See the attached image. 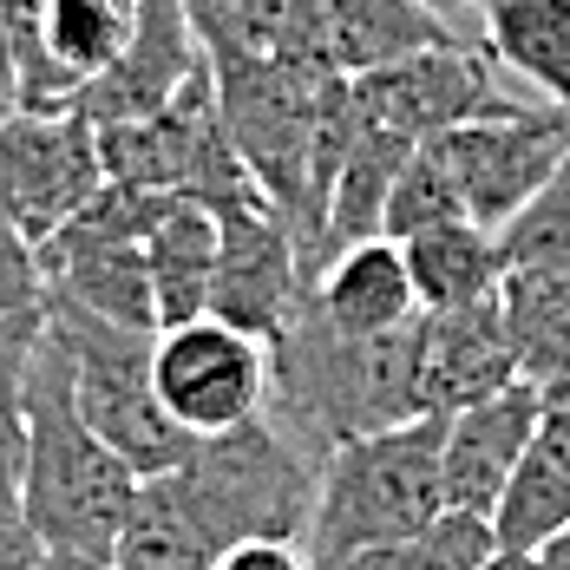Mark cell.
<instances>
[{
  "mask_svg": "<svg viewBox=\"0 0 570 570\" xmlns=\"http://www.w3.org/2000/svg\"><path fill=\"white\" fill-rule=\"evenodd\" d=\"M512 381H531L518 367V347L505 335L499 295L472 302V308H446L426 315V354H420V387H426V413H459L472 400L499 394Z\"/></svg>",
  "mask_w": 570,
  "mask_h": 570,
  "instance_id": "e0dca14e",
  "label": "cell"
},
{
  "mask_svg": "<svg viewBox=\"0 0 570 570\" xmlns=\"http://www.w3.org/2000/svg\"><path fill=\"white\" fill-rule=\"evenodd\" d=\"M145 263H151V302L158 328H177L190 315H210L217 283V210L190 190H165L145 224Z\"/></svg>",
  "mask_w": 570,
  "mask_h": 570,
  "instance_id": "ac0fdd59",
  "label": "cell"
},
{
  "mask_svg": "<svg viewBox=\"0 0 570 570\" xmlns=\"http://www.w3.org/2000/svg\"><path fill=\"white\" fill-rule=\"evenodd\" d=\"M47 335L66 354L72 400H79L86 426L131 459L138 479L171 472L177 459L190 453V433L165 413L158 374H151L158 328H131V322H112L99 308L66 302V295H47Z\"/></svg>",
  "mask_w": 570,
  "mask_h": 570,
  "instance_id": "5b68a950",
  "label": "cell"
},
{
  "mask_svg": "<svg viewBox=\"0 0 570 570\" xmlns=\"http://www.w3.org/2000/svg\"><path fill=\"white\" fill-rule=\"evenodd\" d=\"M138 465L106 446L79 400L59 342L40 328L33 361H27V479H20V518L47 551H79V558H112L118 524L131 512Z\"/></svg>",
  "mask_w": 570,
  "mask_h": 570,
  "instance_id": "7a4b0ae2",
  "label": "cell"
},
{
  "mask_svg": "<svg viewBox=\"0 0 570 570\" xmlns=\"http://www.w3.org/2000/svg\"><path fill=\"white\" fill-rule=\"evenodd\" d=\"M328 570H413V551L406 544H381V551H354V558H342Z\"/></svg>",
  "mask_w": 570,
  "mask_h": 570,
  "instance_id": "1f68e13d",
  "label": "cell"
},
{
  "mask_svg": "<svg viewBox=\"0 0 570 570\" xmlns=\"http://www.w3.org/2000/svg\"><path fill=\"white\" fill-rule=\"evenodd\" d=\"M433 13H446V20H459V13H485L492 0H426Z\"/></svg>",
  "mask_w": 570,
  "mask_h": 570,
  "instance_id": "d590c367",
  "label": "cell"
},
{
  "mask_svg": "<svg viewBox=\"0 0 570 570\" xmlns=\"http://www.w3.org/2000/svg\"><path fill=\"white\" fill-rule=\"evenodd\" d=\"M138 0H20V106L66 112L131 40Z\"/></svg>",
  "mask_w": 570,
  "mask_h": 570,
  "instance_id": "4fadbf2b",
  "label": "cell"
},
{
  "mask_svg": "<svg viewBox=\"0 0 570 570\" xmlns=\"http://www.w3.org/2000/svg\"><path fill=\"white\" fill-rule=\"evenodd\" d=\"M217 544L204 538V524L190 518L184 492L171 485V472H151L138 479L131 492V512L118 524L112 564L118 570H217Z\"/></svg>",
  "mask_w": 570,
  "mask_h": 570,
  "instance_id": "cb8c5ba5",
  "label": "cell"
},
{
  "mask_svg": "<svg viewBox=\"0 0 570 570\" xmlns=\"http://www.w3.org/2000/svg\"><path fill=\"white\" fill-rule=\"evenodd\" d=\"M308 263L288 217L269 197L217 210V283H210V315L236 322L256 342H276L295 302L308 295Z\"/></svg>",
  "mask_w": 570,
  "mask_h": 570,
  "instance_id": "7c38bea8",
  "label": "cell"
},
{
  "mask_svg": "<svg viewBox=\"0 0 570 570\" xmlns=\"http://www.w3.org/2000/svg\"><path fill=\"white\" fill-rule=\"evenodd\" d=\"M20 106V0H0V112Z\"/></svg>",
  "mask_w": 570,
  "mask_h": 570,
  "instance_id": "f546056e",
  "label": "cell"
},
{
  "mask_svg": "<svg viewBox=\"0 0 570 570\" xmlns=\"http://www.w3.org/2000/svg\"><path fill=\"white\" fill-rule=\"evenodd\" d=\"M406 551H413V570H485L499 558V538H492V518L440 512Z\"/></svg>",
  "mask_w": 570,
  "mask_h": 570,
  "instance_id": "4316f807",
  "label": "cell"
},
{
  "mask_svg": "<svg viewBox=\"0 0 570 570\" xmlns=\"http://www.w3.org/2000/svg\"><path fill=\"white\" fill-rule=\"evenodd\" d=\"M47 328V308L0 322V512H20L27 479V361Z\"/></svg>",
  "mask_w": 570,
  "mask_h": 570,
  "instance_id": "d4e9b609",
  "label": "cell"
},
{
  "mask_svg": "<svg viewBox=\"0 0 570 570\" xmlns=\"http://www.w3.org/2000/svg\"><path fill=\"white\" fill-rule=\"evenodd\" d=\"M158 197H165V190L99 184V197H92L86 210H72V217L40 243L47 295H66V302L99 308V315L131 322V328H158L151 263H145V224H151Z\"/></svg>",
  "mask_w": 570,
  "mask_h": 570,
  "instance_id": "8992f818",
  "label": "cell"
},
{
  "mask_svg": "<svg viewBox=\"0 0 570 570\" xmlns=\"http://www.w3.org/2000/svg\"><path fill=\"white\" fill-rule=\"evenodd\" d=\"M499 315L531 381L570 361V158L499 229Z\"/></svg>",
  "mask_w": 570,
  "mask_h": 570,
  "instance_id": "52a82bcc",
  "label": "cell"
},
{
  "mask_svg": "<svg viewBox=\"0 0 570 570\" xmlns=\"http://www.w3.org/2000/svg\"><path fill=\"white\" fill-rule=\"evenodd\" d=\"M479 40L538 99L570 112V0H492Z\"/></svg>",
  "mask_w": 570,
  "mask_h": 570,
  "instance_id": "603a6c76",
  "label": "cell"
},
{
  "mask_svg": "<svg viewBox=\"0 0 570 570\" xmlns=\"http://www.w3.org/2000/svg\"><path fill=\"white\" fill-rule=\"evenodd\" d=\"M465 217V197H459L453 171L440 165V151L433 145H420L394 177V197H387V236L406 243V236H420V229L433 224H459Z\"/></svg>",
  "mask_w": 570,
  "mask_h": 570,
  "instance_id": "484cf974",
  "label": "cell"
},
{
  "mask_svg": "<svg viewBox=\"0 0 570 570\" xmlns=\"http://www.w3.org/2000/svg\"><path fill=\"white\" fill-rule=\"evenodd\" d=\"M106 184L99 125L86 112H0V190L13 204L33 249L53 236L72 210H86Z\"/></svg>",
  "mask_w": 570,
  "mask_h": 570,
  "instance_id": "8fae6325",
  "label": "cell"
},
{
  "mask_svg": "<svg viewBox=\"0 0 570 570\" xmlns=\"http://www.w3.org/2000/svg\"><path fill=\"white\" fill-rule=\"evenodd\" d=\"M505 106H518L505 92V66L492 59L485 40H459V33L394 59V66L354 72V112L374 118V125H394L413 145L453 131L465 118L505 112Z\"/></svg>",
  "mask_w": 570,
  "mask_h": 570,
  "instance_id": "30bf717a",
  "label": "cell"
},
{
  "mask_svg": "<svg viewBox=\"0 0 570 570\" xmlns=\"http://www.w3.org/2000/svg\"><path fill=\"white\" fill-rule=\"evenodd\" d=\"M40 570H118L112 558H79V551H47Z\"/></svg>",
  "mask_w": 570,
  "mask_h": 570,
  "instance_id": "d6a6232c",
  "label": "cell"
},
{
  "mask_svg": "<svg viewBox=\"0 0 570 570\" xmlns=\"http://www.w3.org/2000/svg\"><path fill=\"white\" fill-rule=\"evenodd\" d=\"M33 308H47L40 249H33V236L20 229L13 204H7V190H0V322H13V315H33Z\"/></svg>",
  "mask_w": 570,
  "mask_h": 570,
  "instance_id": "83f0119b",
  "label": "cell"
},
{
  "mask_svg": "<svg viewBox=\"0 0 570 570\" xmlns=\"http://www.w3.org/2000/svg\"><path fill=\"white\" fill-rule=\"evenodd\" d=\"M217 570H315V564H308V551L295 538H249V544L224 551Z\"/></svg>",
  "mask_w": 570,
  "mask_h": 570,
  "instance_id": "f1b7e54d",
  "label": "cell"
},
{
  "mask_svg": "<svg viewBox=\"0 0 570 570\" xmlns=\"http://www.w3.org/2000/svg\"><path fill=\"white\" fill-rule=\"evenodd\" d=\"M151 374L165 413L190 440L269 413V342L243 335L224 315H190L177 328H158Z\"/></svg>",
  "mask_w": 570,
  "mask_h": 570,
  "instance_id": "9c48e42d",
  "label": "cell"
},
{
  "mask_svg": "<svg viewBox=\"0 0 570 570\" xmlns=\"http://www.w3.org/2000/svg\"><path fill=\"white\" fill-rule=\"evenodd\" d=\"M315 13H322V40L347 79L453 40V20L433 13L426 0H315Z\"/></svg>",
  "mask_w": 570,
  "mask_h": 570,
  "instance_id": "44dd1931",
  "label": "cell"
},
{
  "mask_svg": "<svg viewBox=\"0 0 570 570\" xmlns=\"http://www.w3.org/2000/svg\"><path fill=\"white\" fill-rule=\"evenodd\" d=\"M570 524V361L538 374V433L492 512L499 551H538Z\"/></svg>",
  "mask_w": 570,
  "mask_h": 570,
  "instance_id": "2e32d148",
  "label": "cell"
},
{
  "mask_svg": "<svg viewBox=\"0 0 570 570\" xmlns=\"http://www.w3.org/2000/svg\"><path fill=\"white\" fill-rule=\"evenodd\" d=\"M171 485L184 492L190 518L204 524V538L217 551H236L249 538L302 544L308 512H315V485H322V459L295 433H283L269 413H256L224 433H197L190 453L171 465Z\"/></svg>",
  "mask_w": 570,
  "mask_h": 570,
  "instance_id": "277c9868",
  "label": "cell"
},
{
  "mask_svg": "<svg viewBox=\"0 0 570 570\" xmlns=\"http://www.w3.org/2000/svg\"><path fill=\"white\" fill-rule=\"evenodd\" d=\"M184 13H190L210 59L269 53V59H302V66H335L315 0H184Z\"/></svg>",
  "mask_w": 570,
  "mask_h": 570,
  "instance_id": "ffe728a7",
  "label": "cell"
},
{
  "mask_svg": "<svg viewBox=\"0 0 570 570\" xmlns=\"http://www.w3.org/2000/svg\"><path fill=\"white\" fill-rule=\"evenodd\" d=\"M531 433H538V381H512L499 394L446 413V453H440L446 512H472V518L499 512Z\"/></svg>",
  "mask_w": 570,
  "mask_h": 570,
  "instance_id": "9a60e30c",
  "label": "cell"
},
{
  "mask_svg": "<svg viewBox=\"0 0 570 570\" xmlns=\"http://www.w3.org/2000/svg\"><path fill=\"white\" fill-rule=\"evenodd\" d=\"M538 564H544V570H570V524L558 531V538H544V544H538Z\"/></svg>",
  "mask_w": 570,
  "mask_h": 570,
  "instance_id": "836d02e7",
  "label": "cell"
},
{
  "mask_svg": "<svg viewBox=\"0 0 570 570\" xmlns=\"http://www.w3.org/2000/svg\"><path fill=\"white\" fill-rule=\"evenodd\" d=\"M446 413H420L381 433H361L322 459V485H315V512L302 531L308 564L328 570L354 551H381V544H413L433 518L446 512Z\"/></svg>",
  "mask_w": 570,
  "mask_h": 570,
  "instance_id": "3957f363",
  "label": "cell"
},
{
  "mask_svg": "<svg viewBox=\"0 0 570 570\" xmlns=\"http://www.w3.org/2000/svg\"><path fill=\"white\" fill-rule=\"evenodd\" d=\"M485 570H544V564H538V551H499Z\"/></svg>",
  "mask_w": 570,
  "mask_h": 570,
  "instance_id": "e575fe53",
  "label": "cell"
},
{
  "mask_svg": "<svg viewBox=\"0 0 570 570\" xmlns=\"http://www.w3.org/2000/svg\"><path fill=\"white\" fill-rule=\"evenodd\" d=\"M440 151V165L453 171L465 217L485 229H505L558 177V165L570 158V112L564 106H505V112L465 118L453 131L426 138Z\"/></svg>",
  "mask_w": 570,
  "mask_h": 570,
  "instance_id": "ba28073f",
  "label": "cell"
},
{
  "mask_svg": "<svg viewBox=\"0 0 570 570\" xmlns=\"http://www.w3.org/2000/svg\"><path fill=\"white\" fill-rule=\"evenodd\" d=\"M204 40L184 13V0H138L131 40L118 47V59L72 99V112H86L92 125H131L151 118L158 106H171L177 86L190 72H204Z\"/></svg>",
  "mask_w": 570,
  "mask_h": 570,
  "instance_id": "5bb4252c",
  "label": "cell"
},
{
  "mask_svg": "<svg viewBox=\"0 0 570 570\" xmlns=\"http://www.w3.org/2000/svg\"><path fill=\"white\" fill-rule=\"evenodd\" d=\"M315 302L342 335H387L420 315V295H413L394 236H367V243H347L342 256H328L315 276Z\"/></svg>",
  "mask_w": 570,
  "mask_h": 570,
  "instance_id": "d6986e66",
  "label": "cell"
},
{
  "mask_svg": "<svg viewBox=\"0 0 570 570\" xmlns=\"http://www.w3.org/2000/svg\"><path fill=\"white\" fill-rule=\"evenodd\" d=\"M420 354H426V308L387 335H342L308 283L283 335L269 342V420L295 433L315 459H328L361 433L420 420L426 413Z\"/></svg>",
  "mask_w": 570,
  "mask_h": 570,
  "instance_id": "6da1fadb",
  "label": "cell"
},
{
  "mask_svg": "<svg viewBox=\"0 0 570 570\" xmlns=\"http://www.w3.org/2000/svg\"><path fill=\"white\" fill-rule=\"evenodd\" d=\"M400 256H406V276H413V295L426 315L472 308V302L499 295V229L472 224V217L406 236Z\"/></svg>",
  "mask_w": 570,
  "mask_h": 570,
  "instance_id": "7402d4cb",
  "label": "cell"
},
{
  "mask_svg": "<svg viewBox=\"0 0 570 570\" xmlns=\"http://www.w3.org/2000/svg\"><path fill=\"white\" fill-rule=\"evenodd\" d=\"M47 564V544L33 538V524L20 512H0V570H40Z\"/></svg>",
  "mask_w": 570,
  "mask_h": 570,
  "instance_id": "4dcf8cb0",
  "label": "cell"
}]
</instances>
